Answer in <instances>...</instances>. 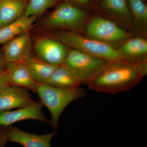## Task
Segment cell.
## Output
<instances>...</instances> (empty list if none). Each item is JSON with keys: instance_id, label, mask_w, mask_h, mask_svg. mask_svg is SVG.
Segmentation results:
<instances>
[{"instance_id": "cell-18", "label": "cell", "mask_w": 147, "mask_h": 147, "mask_svg": "<svg viewBox=\"0 0 147 147\" xmlns=\"http://www.w3.org/2000/svg\"><path fill=\"white\" fill-rule=\"evenodd\" d=\"M101 7L108 13L121 19L128 18L130 14L126 0H102Z\"/></svg>"}, {"instance_id": "cell-17", "label": "cell", "mask_w": 147, "mask_h": 147, "mask_svg": "<svg viewBox=\"0 0 147 147\" xmlns=\"http://www.w3.org/2000/svg\"><path fill=\"white\" fill-rule=\"evenodd\" d=\"M125 60L137 61L146 59L147 53V41L142 37H136L125 41L118 49Z\"/></svg>"}, {"instance_id": "cell-8", "label": "cell", "mask_w": 147, "mask_h": 147, "mask_svg": "<svg viewBox=\"0 0 147 147\" xmlns=\"http://www.w3.org/2000/svg\"><path fill=\"white\" fill-rule=\"evenodd\" d=\"M41 101H34L30 105L17 110L0 112V127H7L13 124L26 120H35L48 122L42 112Z\"/></svg>"}, {"instance_id": "cell-22", "label": "cell", "mask_w": 147, "mask_h": 147, "mask_svg": "<svg viewBox=\"0 0 147 147\" xmlns=\"http://www.w3.org/2000/svg\"><path fill=\"white\" fill-rule=\"evenodd\" d=\"M5 130L0 129V147H4L8 142Z\"/></svg>"}, {"instance_id": "cell-3", "label": "cell", "mask_w": 147, "mask_h": 147, "mask_svg": "<svg viewBox=\"0 0 147 147\" xmlns=\"http://www.w3.org/2000/svg\"><path fill=\"white\" fill-rule=\"evenodd\" d=\"M50 34V36L58 40L67 46L108 61L125 60L117 49L105 42L86 37L69 31H55Z\"/></svg>"}, {"instance_id": "cell-19", "label": "cell", "mask_w": 147, "mask_h": 147, "mask_svg": "<svg viewBox=\"0 0 147 147\" xmlns=\"http://www.w3.org/2000/svg\"><path fill=\"white\" fill-rule=\"evenodd\" d=\"M59 0H29L24 16H41L48 9L57 5Z\"/></svg>"}, {"instance_id": "cell-4", "label": "cell", "mask_w": 147, "mask_h": 147, "mask_svg": "<svg viewBox=\"0 0 147 147\" xmlns=\"http://www.w3.org/2000/svg\"><path fill=\"white\" fill-rule=\"evenodd\" d=\"M86 16V12L75 5L65 1L56 6L39 24L40 29L46 30H71L78 28Z\"/></svg>"}, {"instance_id": "cell-12", "label": "cell", "mask_w": 147, "mask_h": 147, "mask_svg": "<svg viewBox=\"0 0 147 147\" xmlns=\"http://www.w3.org/2000/svg\"><path fill=\"white\" fill-rule=\"evenodd\" d=\"M5 69L9 86L22 87L36 92L38 84L33 79L25 61L7 63Z\"/></svg>"}, {"instance_id": "cell-7", "label": "cell", "mask_w": 147, "mask_h": 147, "mask_svg": "<svg viewBox=\"0 0 147 147\" xmlns=\"http://www.w3.org/2000/svg\"><path fill=\"white\" fill-rule=\"evenodd\" d=\"M67 45L52 36H44L36 40L34 51L37 58L57 65H63L68 53Z\"/></svg>"}, {"instance_id": "cell-6", "label": "cell", "mask_w": 147, "mask_h": 147, "mask_svg": "<svg viewBox=\"0 0 147 147\" xmlns=\"http://www.w3.org/2000/svg\"><path fill=\"white\" fill-rule=\"evenodd\" d=\"M86 32L89 37L110 45L125 40L129 36L114 22L100 16L92 18L87 26Z\"/></svg>"}, {"instance_id": "cell-24", "label": "cell", "mask_w": 147, "mask_h": 147, "mask_svg": "<svg viewBox=\"0 0 147 147\" xmlns=\"http://www.w3.org/2000/svg\"><path fill=\"white\" fill-rule=\"evenodd\" d=\"M6 64L7 62L5 59L2 52L0 50V68L5 69Z\"/></svg>"}, {"instance_id": "cell-13", "label": "cell", "mask_w": 147, "mask_h": 147, "mask_svg": "<svg viewBox=\"0 0 147 147\" xmlns=\"http://www.w3.org/2000/svg\"><path fill=\"white\" fill-rule=\"evenodd\" d=\"M29 0H0V28L24 16Z\"/></svg>"}, {"instance_id": "cell-9", "label": "cell", "mask_w": 147, "mask_h": 147, "mask_svg": "<svg viewBox=\"0 0 147 147\" xmlns=\"http://www.w3.org/2000/svg\"><path fill=\"white\" fill-rule=\"evenodd\" d=\"M32 40L30 32L18 35L3 44L1 48L7 63L25 61L31 56Z\"/></svg>"}, {"instance_id": "cell-14", "label": "cell", "mask_w": 147, "mask_h": 147, "mask_svg": "<svg viewBox=\"0 0 147 147\" xmlns=\"http://www.w3.org/2000/svg\"><path fill=\"white\" fill-rule=\"evenodd\" d=\"M39 16H23L10 24L0 28V45L4 44L18 35L30 31Z\"/></svg>"}, {"instance_id": "cell-5", "label": "cell", "mask_w": 147, "mask_h": 147, "mask_svg": "<svg viewBox=\"0 0 147 147\" xmlns=\"http://www.w3.org/2000/svg\"><path fill=\"white\" fill-rule=\"evenodd\" d=\"M109 62L73 48L68 50L64 65L76 71L82 84L88 85Z\"/></svg>"}, {"instance_id": "cell-10", "label": "cell", "mask_w": 147, "mask_h": 147, "mask_svg": "<svg viewBox=\"0 0 147 147\" xmlns=\"http://www.w3.org/2000/svg\"><path fill=\"white\" fill-rule=\"evenodd\" d=\"M34 101L28 90L18 86H9L0 92V112L26 107Z\"/></svg>"}, {"instance_id": "cell-23", "label": "cell", "mask_w": 147, "mask_h": 147, "mask_svg": "<svg viewBox=\"0 0 147 147\" xmlns=\"http://www.w3.org/2000/svg\"><path fill=\"white\" fill-rule=\"evenodd\" d=\"M66 1L68 2L73 4H74V3H76L87 5H89L90 4V0H67Z\"/></svg>"}, {"instance_id": "cell-2", "label": "cell", "mask_w": 147, "mask_h": 147, "mask_svg": "<svg viewBox=\"0 0 147 147\" xmlns=\"http://www.w3.org/2000/svg\"><path fill=\"white\" fill-rule=\"evenodd\" d=\"M36 92L38 95L42 105L50 112V123L53 127L57 126L62 113L69 104L86 95L84 89L79 87L63 88L47 84H38Z\"/></svg>"}, {"instance_id": "cell-20", "label": "cell", "mask_w": 147, "mask_h": 147, "mask_svg": "<svg viewBox=\"0 0 147 147\" xmlns=\"http://www.w3.org/2000/svg\"><path fill=\"white\" fill-rule=\"evenodd\" d=\"M130 13L135 24L146 26L147 22V7L143 0H128Z\"/></svg>"}, {"instance_id": "cell-16", "label": "cell", "mask_w": 147, "mask_h": 147, "mask_svg": "<svg viewBox=\"0 0 147 147\" xmlns=\"http://www.w3.org/2000/svg\"><path fill=\"white\" fill-rule=\"evenodd\" d=\"M34 80L38 84H46L58 66L37 57H28L25 61Z\"/></svg>"}, {"instance_id": "cell-15", "label": "cell", "mask_w": 147, "mask_h": 147, "mask_svg": "<svg viewBox=\"0 0 147 147\" xmlns=\"http://www.w3.org/2000/svg\"><path fill=\"white\" fill-rule=\"evenodd\" d=\"M46 84L63 88H75L82 84L76 71L63 64L55 69Z\"/></svg>"}, {"instance_id": "cell-21", "label": "cell", "mask_w": 147, "mask_h": 147, "mask_svg": "<svg viewBox=\"0 0 147 147\" xmlns=\"http://www.w3.org/2000/svg\"><path fill=\"white\" fill-rule=\"evenodd\" d=\"M9 86L6 71L5 69L0 68V92Z\"/></svg>"}, {"instance_id": "cell-1", "label": "cell", "mask_w": 147, "mask_h": 147, "mask_svg": "<svg viewBox=\"0 0 147 147\" xmlns=\"http://www.w3.org/2000/svg\"><path fill=\"white\" fill-rule=\"evenodd\" d=\"M146 74V59L109 62L88 85L96 91L117 94L132 88Z\"/></svg>"}, {"instance_id": "cell-11", "label": "cell", "mask_w": 147, "mask_h": 147, "mask_svg": "<svg viewBox=\"0 0 147 147\" xmlns=\"http://www.w3.org/2000/svg\"><path fill=\"white\" fill-rule=\"evenodd\" d=\"M5 130L8 141L25 147H51V141L56 133L54 131L38 135L26 132L15 127H9Z\"/></svg>"}]
</instances>
